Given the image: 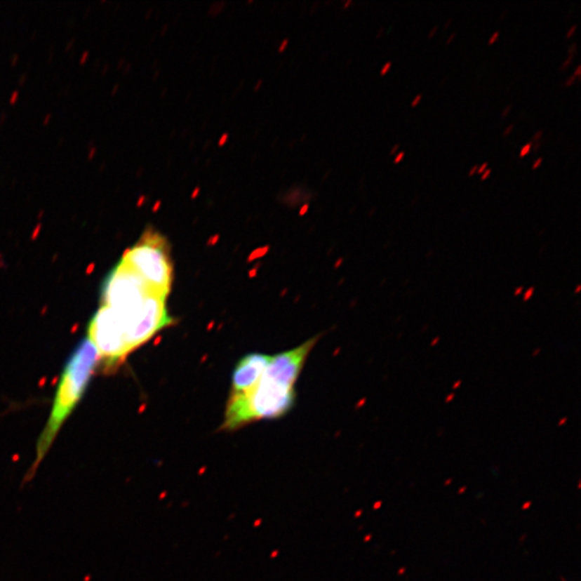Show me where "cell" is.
I'll return each instance as SVG.
<instances>
[{
    "instance_id": "obj_1",
    "label": "cell",
    "mask_w": 581,
    "mask_h": 581,
    "mask_svg": "<svg viewBox=\"0 0 581 581\" xmlns=\"http://www.w3.org/2000/svg\"><path fill=\"white\" fill-rule=\"evenodd\" d=\"M100 363V354L96 349L88 338L84 339L72 353L60 376L51 413L38 437L35 459L22 480V487L32 482L37 475L42 462L58 439L62 425L86 394L93 375Z\"/></svg>"
},
{
    "instance_id": "obj_2",
    "label": "cell",
    "mask_w": 581,
    "mask_h": 581,
    "mask_svg": "<svg viewBox=\"0 0 581 581\" xmlns=\"http://www.w3.org/2000/svg\"><path fill=\"white\" fill-rule=\"evenodd\" d=\"M294 387L280 385L262 376L247 392L229 394L222 431H236L261 420L278 419L293 408Z\"/></svg>"
},
{
    "instance_id": "obj_3",
    "label": "cell",
    "mask_w": 581,
    "mask_h": 581,
    "mask_svg": "<svg viewBox=\"0 0 581 581\" xmlns=\"http://www.w3.org/2000/svg\"><path fill=\"white\" fill-rule=\"evenodd\" d=\"M121 263L136 272L161 298H168L173 280V265L168 241L149 229L123 254Z\"/></svg>"
},
{
    "instance_id": "obj_4",
    "label": "cell",
    "mask_w": 581,
    "mask_h": 581,
    "mask_svg": "<svg viewBox=\"0 0 581 581\" xmlns=\"http://www.w3.org/2000/svg\"><path fill=\"white\" fill-rule=\"evenodd\" d=\"M166 300L157 294H151L135 309L122 314L112 312L124 333L129 353L149 342L159 330L175 323L169 316Z\"/></svg>"
},
{
    "instance_id": "obj_5",
    "label": "cell",
    "mask_w": 581,
    "mask_h": 581,
    "mask_svg": "<svg viewBox=\"0 0 581 581\" xmlns=\"http://www.w3.org/2000/svg\"><path fill=\"white\" fill-rule=\"evenodd\" d=\"M88 336L100 354L105 370L116 369L129 354L120 323L107 307L100 306L91 319Z\"/></svg>"
},
{
    "instance_id": "obj_6",
    "label": "cell",
    "mask_w": 581,
    "mask_h": 581,
    "mask_svg": "<svg viewBox=\"0 0 581 581\" xmlns=\"http://www.w3.org/2000/svg\"><path fill=\"white\" fill-rule=\"evenodd\" d=\"M151 294L156 293L136 272L119 262L102 283L100 300L102 306L113 312H125L141 304Z\"/></svg>"
},
{
    "instance_id": "obj_7",
    "label": "cell",
    "mask_w": 581,
    "mask_h": 581,
    "mask_svg": "<svg viewBox=\"0 0 581 581\" xmlns=\"http://www.w3.org/2000/svg\"><path fill=\"white\" fill-rule=\"evenodd\" d=\"M319 337L307 340L298 348L272 356L263 377L280 385L294 387L308 355L316 346Z\"/></svg>"
},
{
    "instance_id": "obj_8",
    "label": "cell",
    "mask_w": 581,
    "mask_h": 581,
    "mask_svg": "<svg viewBox=\"0 0 581 581\" xmlns=\"http://www.w3.org/2000/svg\"><path fill=\"white\" fill-rule=\"evenodd\" d=\"M272 356L263 353H250L238 362L232 376L229 394H241L254 387L263 376Z\"/></svg>"
},
{
    "instance_id": "obj_9",
    "label": "cell",
    "mask_w": 581,
    "mask_h": 581,
    "mask_svg": "<svg viewBox=\"0 0 581 581\" xmlns=\"http://www.w3.org/2000/svg\"><path fill=\"white\" fill-rule=\"evenodd\" d=\"M530 149H532V143H528V145H524L523 148L520 151V157L526 156L530 152Z\"/></svg>"
},
{
    "instance_id": "obj_10",
    "label": "cell",
    "mask_w": 581,
    "mask_h": 581,
    "mask_svg": "<svg viewBox=\"0 0 581 581\" xmlns=\"http://www.w3.org/2000/svg\"><path fill=\"white\" fill-rule=\"evenodd\" d=\"M391 66H392V64H391L390 62H385V66H383L382 69H381V74H387V72H389V69H390Z\"/></svg>"
},
{
    "instance_id": "obj_11",
    "label": "cell",
    "mask_w": 581,
    "mask_h": 581,
    "mask_svg": "<svg viewBox=\"0 0 581 581\" xmlns=\"http://www.w3.org/2000/svg\"><path fill=\"white\" fill-rule=\"evenodd\" d=\"M573 58H574V55L568 56V60H565L564 64L562 65V67H561V70H564L565 68L568 67V65H570V62H572Z\"/></svg>"
},
{
    "instance_id": "obj_12",
    "label": "cell",
    "mask_w": 581,
    "mask_h": 581,
    "mask_svg": "<svg viewBox=\"0 0 581 581\" xmlns=\"http://www.w3.org/2000/svg\"><path fill=\"white\" fill-rule=\"evenodd\" d=\"M421 100H422V94L418 95V96L415 97V100H413V104H411V107L417 106V105L419 104L420 102H421Z\"/></svg>"
},
{
    "instance_id": "obj_13",
    "label": "cell",
    "mask_w": 581,
    "mask_h": 581,
    "mask_svg": "<svg viewBox=\"0 0 581 581\" xmlns=\"http://www.w3.org/2000/svg\"><path fill=\"white\" fill-rule=\"evenodd\" d=\"M498 36H500V32H494L493 35H492V37L490 38L489 44H494V42H495L496 40H497Z\"/></svg>"
},
{
    "instance_id": "obj_14",
    "label": "cell",
    "mask_w": 581,
    "mask_h": 581,
    "mask_svg": "<svg viewBox=\"0 0 581 581\" xmlns=\"http://www.w3.org/2000/svg\"><path fill=\"white\" fill-rule=\"evenodd\" d=\"M488 169V163H483L481 166L478 167V173H483Z\"/></svg>"
},
{
    "instance_id": "obj_15",
    "label": "cell",
    "mask_w": 581,
    "mask_h": 581,
    "mask_svg": "<svg viewBox=\"0 0 581 581\" xmlns=\"http://www.w3.org/2000/svg\"><path fill=\"white\" fill-rule=\"evenodd\" d=\"M491 169L488 168L487 171H484L483 175H481V180H486V179H488V178L490 177V175H491Z\"/></svg>"
},
{
    "instance_id": "obj_16",
    "label": "cell",
    "mask_w": 581,
    "mask_h": 581,
    "mask_svg": "<svg viewBox=\"0 0 581 581\" xmlns=\"http://www.w3.org/2000/svg\"><path fill=\"white\" fill-rule=\"evenodd\" d=\"M542 134H544V132H542V131H538V132L536 133L535 135H534V137H533V140H540V139L542 138Z\"/></svg>"
},
{
    "instance_id": "obj_17",
    "label": "cell",
    "mask_w": 581,
    "mask_h": 581,
    "mask_svg": "<svg viewBox=\"0 0 581 581\" xmlns=\"http://www.w3.org/2000/svg\"><path fill=\"white\" fill-rule=\"evenodd\" d=\"M576 29H577V25H573V27L570 28V32H568V35H566V37H568V38L572 37V36L574 35L575 32H576Z\"/></svg>"
},
{
    "instance_id": "obj_18",
    "label": "cell",
    "mask_w": 581,
    "mask_h": 581,
    "mask_svg": "<svg viewBox=\"0 0 581 581\" xmlns=\"http://www.w3.org/2000/svg\"><path fill=\"white\" fill-rule=\"evenodd\" d=\"M542 157H540V159H538L537 161H536L535 163H534V165H533V169L538 168V167L540 166V164H542Z\"/></svg>"
},
{
    "instance_id": "obj_19",
    "label": "cell",
    "mask_w": 581,
    "mask_h": 581,
    "mask_svg": "<svg viewBox=\"0 0 581 581\" xmlns=\"http://www.w3.org/2000/svg\"><path fill=\"white\" fill-rule=\"evenodd\" d=\"M510 110H512V106H510L509 105V106H507V108H506L505 110L503 111V113H502V118H506V116H508V113H509Z\"/></svg>"
},
{
    "instance_id": "obj_20",
    "label": "cell",
    "mask_w": 581,
    "mask_h": 581,
    "mask_svg": "<svg viewBox=\"0 0 581 581\" xmlns=\"http://www.w3.org/2000/svg\"><path fill=\"white\" fill-rule=\"evenodd\" d=\"M403 155H405V152L399 153V155H397V156L395 157V159H394L395 163H399V161H401V159H403Z\"/></svg>"
},
{
    "instance_id": "obj_21",
    "label": "cell",
    "mask_w": 581,
    "mask_h": 581,
    "mask_svg": "<svg viewBox=\"0 0 581 581\" xmlns=\"http://www.w3.org/2000/svg\"><path fill=\"white\" fill-rule=\"evenodd\" d=\"M512 129H514V124L509 125V126L506 128L505 132H504V136H507L512 133Z\"/></svg>"
},
{
    "instance_id": "obj_22",
    "label": "cell",
    "mask_w": 581,
    "mask_h": 581,
    "mask_svg": "<svg viewBox=\"0 0 581 581\" xmlns=\"http://www.w3.org/2000/svg\"><path fill=\"white\" fill-rule=\"evenodd\" d=\"M576 50H577V44H573L572 46H570V55H574V53H575V52H576Z\"/></svg>"
},
{
    "instance_id": "obj_23",
    "label": "cell",
    "mask_w": 581,
    "mask_h": 581,
    "mask_svg": "<svg viewBox=\"0 0 581 581\" xmlns=\"http://www.w3.org/2000/svg\"><path fill=\"white\" fill-rule=\"evenodd\" d=\"M576 79L577 78H575L574 76H570V79H568V81H566V84H566V86H570V84H574L575 81H576Z\"/></svg>"
},
{
    "instance_id": "obj_24",
    "label": "cell",
    "mask_w": 581,
    "mask_h": 581,
    "mask_svg": "<svg viewBox=\"0 0 581 581\" xmlns=\"http://www.w3.org/2000/svg\"><path fill=\"white\" fill-rule=\"evenodd\" d=\"M477 171H478V166H477V165H476V166H474L473 168H472L471 171H469V173H468V175H473L474 173H477Z\"/></svg>"
},
{
    "instance_id": "obj_25",
    "label": "cell",
    "mask_w": 581,
    "mask_h": 581,
    "mask_svg": "<svg viewBox=\"0 0 581 581\" xmlns=\"http://www.w3.org/2000/svg\"><path fill=\"white\" fill-rule=\"evenodd\" d=\"M437 29H439V27H437V26H435V27H433V29H432L431 32H429V38L433 37L434 34H436V32H437Z\"/></svg>"
},
{
    "instance_id": "obj_26",
    "label": "cell",
    "mask_w": 581,
    "mask_h": 581,
    "mask_svg": "<svg viewBox=\"0 0 581 581\" xmlns=\"http://www.w3.org/2000/svg\"><path fill=\"white\" fill-rule=\"evenodd\" d=\"M455 32H452L451 35H450V37L448 38L447 44H449L450 42L452 41V40L455 39Z\"/></svg>"
},
{
    "instance_id": "obj_27",
    "label": "cell",
    "mask_w": 581,
    "mask_h": 581,
    "mask_svg": "<svg viewBox=\"0 0 581 581\" xmlns=\"http://www.w3.org/2000/svg\"><path fill=\"white\" fill-rule=\"evenodd\" d=\"M580 72H581V66H578V67H577L576 72H575V74H574L575 78H577V76H580Z\"/></svg>"
},
{
    "instance_id": "obj_28",
    "label": "cell",
    "mask_w": 581,
    "mask_h": 581,
    "mask_svg": "<svg viewBox=\"0 0 581 581\" xmlns=\"http://www.w3.org/2000/svg\"><path fill=\"white\" fill-rule=\"evenodd\" d=\"M399 145H395L394 147H393L392 150H391L390 154H394V153L396 152L397 150H399Z\"/></svg>"
},
{
    "instance_id": "obj_29",
    "label": "cell",
    "mask_w": 581,
    "mask_h": 581,
    "mask_svg": "<svg viewBox=\"0 0 581 581\" xmlns=\"http://www.w3.org/2000/svg\"><path fill=\"white\" fill-rule=\"evenodd\" d=\"M452 22H453V20H452V19H449V20H448L447 23H446V26H445V27H446V28L449 27V25H450V24H451V23H452Z\"/></svg>"
},
{
    "instance_id": "obj_30",
    "label": "cell",
    "mask_w": 581,
    "mask_h": 581,
    "mask_svg": "<svg viewBox=\"0 0 581 581\" xmlns=\"http://www.w3.org/2000/svg\"><path fill=\"white\" fill-rule=\"evenodd\" d=\"M540 143H536L535 147H534V151H537L540 149Z\"/></svg>"
}]
</instances>
